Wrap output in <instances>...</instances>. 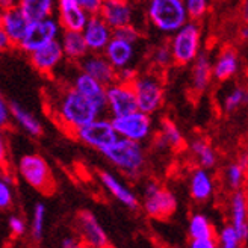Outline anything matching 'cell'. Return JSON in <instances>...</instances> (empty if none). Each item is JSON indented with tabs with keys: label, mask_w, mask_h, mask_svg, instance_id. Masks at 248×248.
<instances>
[{
	"label": "cell",
	"mask_w": 248,
	"mask_h": 248,
	"mask_svg": "<svg viewBox=\"0 0 248 248\" xmlns=\"http://www.w3.org/2000/svg\"><path fill=\"white\" fill-rule=\"evenodd\" d=\"M109 248H110V247H109Z\"/></svg>",
	"instance_id": "53"
},
{
	"label": "cell",
	"mask_w": 248,
	"mask_h": 248,
	"mask_svg": "<svg viewBox=\"0 0 248 248\" xmlns=\"http://www.w3.org/2000/svg\"><path fill=\"white\" fill-rule=\"evenodd\" d=\"M76 227L79 232V236L86 248H109L110 242L109 238L98 222L95 215L90 210H82L76 218Z\"/></svg>",
	"instance_id": "12"
},
{
	"label": "cell",
	"mask_w": 248,
	"mask_h": 248,
	"mask_svg": "<svg viewBox=\"0 0 248 248\" xmlns=\"http://www.w3.org/2000/svg\"><path fill=\"white\" fill-rule=\"evenodd\" d=\"M29 20L24 17V14L20 11V8H11L3 11L2 14V28L8 36L11 38V41L14 43V46H17L20 43V40L26 33L28 28H29Z\"/></svg>",
	"instance_id": "24"
},
{
	"label": "cell",
	"mask_w": 248,
	"mask_h": 248,
	"mask_svg": "<svg viewBox=\"0 0 248 248\" xmlns=\"http://www.w3.org/2000/svg\"><path fill=\"white\" fill-rule=\"evenodd\" d=\"M245 172H247V167L244 164H241L239 160L238 162L229 164L224 170L226 185L233 191L241 189V186L244 185V180H245Z\"/></svg>",
	"instance_id": "33"
},
{
	"label": "cell",
	"mask_w": 248,
	"mask_h": 248,
	"mask_svg": "<svg viewBox=\"0 0 248 248\" xmlns=\"http://www.w3.org/2000/svg\"><path fill=\"white\" fill-rule=\"evenodd\" d=\"M214 226L210 219L202 214V212H197L192 214L188 222V234L191 239H197V238H210L214 236Z\"/></svg>",
	"instance_id": "31"
},
{
	"label": "cell",
	"mask_w": 248,
	"mask_h": 248,
	"mask_svg": "<svg viewBox=\"0 0 248 248\" xmlns=\"http://www.w3.org/2000/svg\"><path fill=\"white\" fill-rule=\"evenodd\" d=\"M103 55L117 71L126 67H132L136 56V44L112 36V40L109 41L103 50Z\"/></svg>",
	"instance_id": "20"
},
{
	"label": "cell",
	"mask_w": 248,
	"mask_h": 248,
	"mask_svg": "<svg viewBox=\"0 0 248 248\" xmlns=\"http://www.w3.org/2000/svg\"><path fill=\"white\" fill-rule=\"evenodd\" d=\"M59 41L62 50H64V56L68 61L79 62L90 53V48L86 46L80 31H62Z\"/></svg>",
	"instance_id": "27"
},
{
	"label": "cell",
	"mask_w": 248,
	"mask_h": 248,
	"mask_svg": "<svg viewBox=\"0 0 248 248\" xmlns=\"http://www.w3.org/2000/svg\"><path fill=\"white\" fill-rule=\"evenodd\" d=\"M183 144L185 136L177 124L170 118H164L160 121L159 133L155 138V147L159 148V150H167V148L177 150V148L183 147Z\"/></svg>",
	"instance_id": "26"
},
{
	"label": "cell",
	"mask_w": 248,
	"mask_h": 248,
	"mask_svg": "<svg viewBox=\"0 0 248 248\" xmlns=\"http://www.w3.org/2000/svg\"><path fill=\"white\" fill-rule=\"evenodd\" d=\"M80 71L90 74L91 78L103 83L105 86L117 80V70L110 65L103 53H88L82 61H79Z\"/></svg>",
	"instance_id": "17"
},
{
	"label": "cell",
	"mask_w": 248,
	"mask_h": 248,
	"mask_svg": "<svg viewBox=\"0 0 248 248\" xmlns=\"http://www.w3.org/2000/svg\"><path fill=\"white\" fill-rule=\"evenodd\" d=\"M248 105V90L244 86H234L222 98V110L227 114Z\"/></svg>",
	"instance_id": "32"
},
{
	"label": "cell",
	"mask_w": 248,
	"mask_h": 248,
	"mask_svg": "<svg viewBox=\"0 0 248 248\" xmlns=\"http://www.w3.org/2000/svg\"><path fill=\"white\" fill-rule=\"evenodd\" d=\"M8 226H9V230L14 236H23V234L26 233V221L18 215L9 217Z\"/></svg>",
	"instance_id": "40"
},
{
	"label": "cell",
	"mask_w": 248,
	"mask_h": 248,
	"mask_svg": "<svg viewBox=\"0 0 248 248\" xmlns=\"http://www.w3.org/2000/svg\"><path fill=\"white\" fill-rule=\"evenodd\" d=\"M239 36L242 40H248V23H245L244 26L239 29Z\"/></svg>",
	"instance_id": "50"
},
{
	"label": "cell",
	"mask_w": 248,
	"mask_h": 248,
	"mask_svg": "<svg viewBox=\"0 0 248 248\" xmlns=\"http://www.w3.org/2000/svg\"><path fill=\"white\" fill-rule=\"evenodd\" d=\"M61 32H62V28L55 16L31 21L26 33H24V36L20 40L17 47L23 53L31 55L36 48H40L55 40H59Z\"/></svg>",
	"instance_id": "9"
},
{
	"label": "cell",
	"mask_w": 248,
	"mask_h": 248,
	"mask_svg": "<svg viewBox=\"0 0 248 248\" xmlns=\"http://www.w3.org/2000/svg\"><path fill=\"white\" fill-rule=\"evenodd\" d=\"M76 2L88 12L90 16H94V14H98V11L102 8V3L103 0H76Z\"/></svg>",
	"instance_id": "42"
},
{
	"label": "cell",
	"mask_w": 248,
	"mask_h": 248,
	"mask_svg": "<svg viewBox=\"0 0 248 248\" xmlns=\"http://www.w3.org/2000/svg\"><path fill=\"white\" fill-rule=\"evenodd\" d=\"M188 148L194 159L197 160L198 167L210 170L218 164V153L217 150L209 144L207 140H204L203 136H194L189 141Z\"/></svg>",
	"instance_id": "28"
},
{
	"label": "cell",
	"mask_w": 248,
	"mask_h": 248,
	"mask_svg": "<svg viewBox=\"0 0 248 248\" xmlns=\"http://www.w3.org/2000/svg\"><path fill=\"white\" fill-rule=\"evenodd\" d=\"M64 59L65 56H64V50H62L59 40H55L40 48H36L35 52L29 55L31 65L38 73L46 74V76L53 74L61 67Z\"/></svg>",
	"instance_id": "13"
},
{
	"label": "cell",
	"mask_w": 248,
	"mask_h": 248,
	"mask_svg": "<svg viewBox=\"0 0 248 248\" xmlns=\"http://www.w3.org/2000/svg\"><path fill=\"white\" fill-rule=\"evenodd\" d=\"M82 35L91 53H103L109 41L112 40L114 31L100 16L94 14L90 16L86 21L85 28L82 29Z\"/></svg>",
	"instance_id": "14"
},
{
	"label": "cell",
	"mask_w": 248,
	"mask_h": 248,
	"mask_svg": "<svg viewBox=\"0 0 248 248\" xmlns=\"http://www.w3.org/2000/svg\"><path fill=\"white\" fill-rule=\"evenodd\" d=\"M136 70L133 67H126V68H121L117 71V80H121V82H130L136 78Z\"/></svg>",
	"instance_id": "44"
},
{
	"label": "cell",
	"mask_w": 248,
	"mask_h": 248,
	"mask_svg": "<svg viewBox=\"0 0 248 248\" xmlns=\"http://www.w3.org/2000/svg\"><path fill=\"white\" fill-rule=\"evenodd\" d=\"M239 70V56L233 48H224L215 61H212V78L218 82L232 79Z\"/></svg>",
	"instance_id": "25"
},
{
	"label": "cell",
	"mask_w": 248,
	"mask_h": 248,
	"mask_svg": "<svg viewBox=\"0 0 248 248\" xmlns=\"http://www.w3.org/2000/svg\"><path fill=\"white\" fill-rule=\"evenodd\" d=\"M186 11H188L189 20L200 21L209 9V0H183Z\"/></svg>",
	"instance_id": "37"
},
{
	"label": "cell",
	"mask_w": 248,
	"mask_h": 248,
	"mask_svg": "<svg viewBox=\"0 0 248 248\" xmlns=\"http://www.w3.org/2000/svg\"><path fill=\"white\" fill-rule=\"evenodd\" d=\"M71 86L78 93H80L83 97H86L88 100L100 110L102 115L108 112V105H106V86L91 78L90 74H86L83 71L78 73L74 76Z\"/></svg>",
	"instance_id": "15"
},
{
	"label": "cell",
	"mask_w": 248,
	"mask_h": 248,
	"mask_svg": "<svg viewBox=\"0 0 248 248\" xmlns=\"http://www.w3.org/2000/svg\"><path fill=\"white\" fill-rule=\"evenodd\" d=\"M56 18L62 31H80L85 28L90 14L76 0H58Z\"/></svg>",
	"instance_id": "16"
},
{
	"label": "cell",
	"mask_w": 248,
	"mask_h": 248,
	"mask_svg": "<svg viewBox=\"0 0 248 248\" xmlns=\"http://www.w3.org/2000/svg\"><path fill=\"white\" fill-rule=\"evenodd\" d=\"M58 0H18V8L29 21L47 18L56 14Z\"/></svg>",
	"instance_id": "30"
},
{
	"label": "cell",
	"mask_w": 248,
	"mask_h": 248,
	"mask_svg": "<svg viewBox=\"0 0 248 248\" xmlns=\"http://www.w3.org/2000/svg\"><path fill=\"white\" fill-rule=\"evenodd\" d=\"M73 136L82 144L88 145L100 153L118 140V133L112 126V121L103 115L86 123L85 126L79 127L78 130H74Z\"/></svg>",
	"instance_id": "8"
},
{
	"label": "cell",
	"mask_w": 248,
	"mask_h": 248,
	"mask_svg": "<svg viewBox=\"0 0 248 248\" xmlns=\"http://www.w3.org/2000/svg\"><path fill=\"white\" fill-rule=\"evenodd\" d=\"M217 244H218V248H241L242 239L238 234L236 229L232 224H226V226H222V229L218 233Z\"/></svg>",
	"instance_id": "35"
},
{
	"label": "cell",
	"mask_w": 248,
	"mask_h": 248,
	"mask_svg": "<svg viewBox=\"0 0 248 248\" xmlns=\"http://www.w3.org/2000/svg\"><path fill=\"white\" fill-rule=\"evenodd\" d=\"M3 179V171H2V168H0V180Z\"/></svg>",
	"instance_id": "52"
},
{
	"label": "cell",
	"mask_w": 248,
	"mask_h": 248,
	"mask_svg": "<svg viewBox=\"0 0 248 248\" xmlns=\"http://www.w3.org/2000/svg\"><path fill=\"white\" fill-rule=\"evenodd\" d=\"M61 248H86V245L82 242L80 238H74V236H67L62 239Z\"/></svg>",
	"instance_id": "45"
},
{
	"label": "cell",
	"mask_w": 248,
	"mask_h": 248,
	"mask_svg": "<svg viewBox=\"0 0 248 248\" xmlns=\"http://www.w3.org/2000/svg\"><path fill=\"white\" fill-rule=\"evenodd\" d=\"M98 16L109 24L112 31L133 24V8L129 0H103Z\"/></svg>",
	"instance_id": "18"
},
{
	"label": "cell",
	"mask_w": 248,
	"mask_h": 248,
	"mask_svg": "<svg viewBox=\"0 0 248 248\" xmlns=\"http://www.w3.org/2000/svg\"><path fill=\"white\" fill-rule=\"evenodd\" d=\"M215 192V180L209 170L197 167L192 170L189 176V194L192 200L198 203H204L209 198H212Z\"/></svg>",
	"instance_id": "21"
},
{
	"label": "cell",
	"mask_w": 248,
	"mask_h": 248,
	"mask_svg": "<svg viewBox=\"0 0 248 248\" xmlns=\"http://www.w3.org/2000/svg\"><path fill=\"white\" fill-rule=\"evenodd\" d=\"M142 209L148 217L165 219L177 210V198L165 186L148 180L142 189Z\"/></svg>",
	"instance_id": "7"
},
{
	"label": "cell",
	"mask_w": 248,
	"mask_h": 248,
	"mask_svg": "<svg viewBox=\"0 0 248 248\" xmlns=\"http://www.w3.org/2000/svg\"><path fill=\"white\" fill-rule=\"evenodd\" d=\"M145 17L153 29L170 36L189 21L183 0H147Z\"/></svg>",
	"instance_id": "3"
},
{
	"label": "cell",
	"mask_w": 248,
	"mask_h": 248,
	"mask_svg": "<svg viewBox=\"0 0 248 248\" xmlns=\"http://www.w3.org/2000/svg\"><path fill=\"white\" fill-rule=\"evenodd\" d=\"M2 14H3V11L0 9V26H2Z\"/></svg>",
	"instance_id": "51"
},
{
	"label": "cell",
	"mask_w": 248,
	"mask_h": 248,
	"mask_svg": "<svg viewBox=\"0 0 248 248\" xmlns=\"http://www.w3.org/2000/svg\"><path fill=\"white\" fill-rule=\"evenodd\" d=\"M106 105L108 114L112 117H121L130 114L138 109L136 105V95L130 82L115 80L106 86Z\"/></svg>",
	"instance_id": "11"
},
{
	"label": "cell",
	"mask_w": 248,
	"mask_h": 248,
	"mask_svg": "<svg viewBox=\"0 0 248 248\" xmlns=\"http://www.w3.org/2000/svg\"><path fill=\"white\" fill-rule=\"evenodd\" d=\"M46 214H47V209H46L44 203H36L33 206L32 221H31V233L35 241L43 239L44 226H46Z\"/></svg>",
	"instance_id": "34"
},
{
	"label": "cell",
	"mask_w": 248,
	"mask_h": 248,
	"mask_svg": "<svg viewBox=\"0 0 248 248\" xmlns=\"http://www.w3.org/2000/svg\"><path fill=\"white\" fill-rule=\"evenodd\" d=\"M132 86L136 95V105L142 112L153 115L162 108L165 91H164V80L156 71H147L136 74L132 80Z\"/></svg>",
	"instance_id": "5"
},
{
	"label": "cell",
	"mask_w": 248,
	"mask_h": 248,
	"mask_svg": "<svg viewBox=\"0 0 248 248\" xmlns=\"http://www.w3.org/2000/svg\"><path fill=\"white\" fill-rule=\"evenodd\" d=\"M9 109H11L12 120L17 123V126L21 130H24L29 136H33V138H38V136L43 135L41 121L36 118L33 114H31L26 108H23L21 105H18L16 102H11Z\"/></svg>",
	"instance_id": "29"
},
{
	"label": "cell",
	"mask_w": 248,
	"mask_h": 248,
	"mask_svg": "<svg viewBox=\"0 0 248 248\" xmlns=\"http://www.w3.org/2000/svg\"><path fill=\"white\" fill-rule=\"evenodd\" d=\"M53 114L58 124L70 133H74V130L85 126L86 123L102 117L100 110L73 86H64L59 90L53 98Z\"/></svg>",
	"instance_id": "1"
},
{
	"label": "cell",
	"mask_w": 248,
	"mask_h": 248,
	"mask_svg": "<svg viewBox=\"0 0 248 248\" xmlns=\"http://www.w3.org/2000/svg\"><path fill=\"white\" fill-rule=\"evenodd\" d=\"M189 248H218V244H217V239L214 236L197 238V239H191Z\"/></svg>",
	"instance_id": "43"
},
{
	"label": "cell",
	"mask_w": 248,
	"mask_h": 248,
	"mask_svg": "<svg viewBox=\"0 0 248 248\" xmlns=\"http://www.w3.org/2000/svg\"><path fill=\"white\" fill-rule=\"evenodd\" d=\"M202 28L198 21L189 20L183 26L171 35L168 41L172 55V64L179 67H186L192 64L195 58L202 52Z\"/></svg>",
	"instance_id": "4"
},
{
	"label": "cell",
	"mask_w": 248,
	"mask_h": 248,
	"mask_svg": "<svg viewBox=\"0 0 248 248\" xmlns=\"http://www.w3.org/2000/svg\"><path fill=\"white\" fill-rule=\"evenodd\" d=\"M110 121H112V126L118 133V136L136 142H144L147 140H150V136L153 133L152 115L142 112L140 109L121 117H112Z\"/></svg>",
	"instance_id": "10"
},
{
	"label": "cell",
	"mask_w": 248,
	"mask_h": 248,
	"mask_svg": "<svg viewBox=\"0 0 248 248\" xmlns=\"http://www.w3.org/2000/svg\"><path fill=\"white\" fill-rule=\"evenodd\" d=\"M5 156H6V147H5L3 138L0 136V162H2V160H5Z\"/></svg>",
	"instance_id": "49"
},
{
	"label": "cell",
	"mask_w": 248,
	"mask_h": 248,
	"mask_svg": "<svg viewBox=\"0 0 248 248\" xmlns=\"http://www.w3.org/2000/svg\"><path fill=\"white\" fill-rule=\"evenodd\" d=\"M14 194H12V179L3 174L0 180V210H6L12 206Z\"/></svg>",
	"instance_id": "38"
},
{
	"label": "cell",
	"mask_w": 248,
	"mask_h": 248,
	"mask_svg": "<svg viewBox=\"0 0 248 248\" xmlns=\"http://www.w3.org/2000/svg\"><path fill=\"white\" fill-rule=\"evenodd\" d=\"M14 47V43L11 41V38L8 36V33L0 28V53L8 52L9 48Z\"/></svg>",
	"instance_id": "46"
},
{
	"label": "cell",
	"mask_w": 248,
	"mask_h": 248,
	"mask_svg": "<svg viewBox=\"0 0 248 248\" xmlns=\"http://www.w3.org/2000/svg\"><path fill=\"white\" fill-rule=\"evenodd\" d=\"M98 179H100L103 188L110 195H112L117 202H120L123 206H126L127 209H132V210L140 207V198H138V195H136L123 180H120L114 174V172H110V171H100V174H98Z\"/></svg>",
	"instance_id": "19"
},
{
	"label": "cell",
	"mask_w": 248,
	"mask_h": 248,
	"mask_svg": "<svg viewBox=\"0 0 248 248\" xmlns=\"http://www.w3.org/2000/svg\"><path fill=\"white\" fill-rule=\"evenodd\" d=\"M102 155L109 164H112L124 176L130 179H138L142 174L147 162L142 142L121 138V136H118V140L112 145L103 150Z\"/></svg>",
	"instance_id": "2"
},
{
	"label": "cell",
	"mask_w": 248,
	"mask_h": 248,
	"mask_svg": "<svg viewBox=\"0 0 248 248\" xmlns=\"http://www.w3.org/2000/svg\"><path fill=\"white\" fill-rule=\"evenodd\" d=\"M18 174L31 188L43 194H52L55 191L53 172L47 160L36 153L23 155L18 160Z\"/></svg>",
	"instance_id": "6"
},
{
	"label": "cell",
	"mask_w": 248,
	"mask_h": 248,
	"mask_svg": "<svg viewBox=\"0 0 248 248\" xmlns=\"http://www.w3.org/2000/svg\"><path fill=\"white\" fill-rule=\"evenodd\" d=\"M114 36H117V38H121L124 41H129V43L136 44L141 40V32H140L138 28L133 26V24H127V26L114 29Z\"/></svg>",
	"instance_id": "39"
},
{
	"label": "cell",
	"mask_w": 248,
	"mask_h": 248,
	"mask_svg": "<svg viewBox=\"0 0 248 248\" xmlns=\"http://www.w3.org/2000/svg\"><path fill=\"white\" fill-rule=\"evenodd\" d=\"M241 17L245 23H248V0H242L241 5Z\"/></svg>",
	"instance_id": "48"
},
{
	"label": "cell",
	"mask_w": 248,
	"mask_h": 248,
	"mask_svg": "<svg viewBox=\"0 0 248 248\" xmlns=\"http://www.w3.org/2000/svg\"><path fill=\"white\" fill-rule=\"evenodd\" d=\"M212 59L207 52H200L192 62V74H191V88L195 94H203L212 80Z\"/></svg>",
	"instance_id": "23"
},
{
	"label": "cell",
	"mask_w": 248,
	"mask_h": 248,
	"mask_svg": "<svg viewBox=\"0 0 248 248\" xmlns=\"http://www.w3.org/2000/svg\"><path fill=\"white\" fill-rule=\"evenodd\" d=\"M230 224L236 229L242 242L248 241V202L239 189L230 198Z\"/></svg>",
	"instance_id": "22"
},
{
	"label": "cell",
	"mask_w": 248,
	"mask_h": 248,
	"mask_svg": "<svg viewBox=\"0 0 248 248\" xmlns=\"http://www.w3.org/2000/svg\"><path fill=\"white\" fill-rule=\"evenodd\" d=\"M11 120H12V115H11L9 103L5 100L2 95H0V132H2L3 129H6V127H9Z\"/></svg>",
	"instance_id": "41"
},
{
	"label": "cell",
	"mask_w": 248,
	"mask_h": 248,
	"mask_svg": "<svg viewBox=\"0 0 248 248\" xmlns=\"http://www.w3.org/2000/svg\"><path fill=\"white\" fill-rule=\"evenodd\" d=\"M152 64L159 70H165L172 64V55H171L168 43H160L153 48Z\"/></svg>",
	"instance_id": "36"
},
{
	"label": "cell",
	"mask_w": 248,
	"mask_h": 248,
	"mask_svg": "<svg viewBox=\"0 0 248 248\" xmlns=\"http://www.w3.org/2000/svg\"><path fill=\"white\" fill-rule=\"evenodd\" d=\"M17 6H18V0H0V9L2 11L17 8Z\"/></svg>",
	"instance_id": "47"
}]
</instances>
